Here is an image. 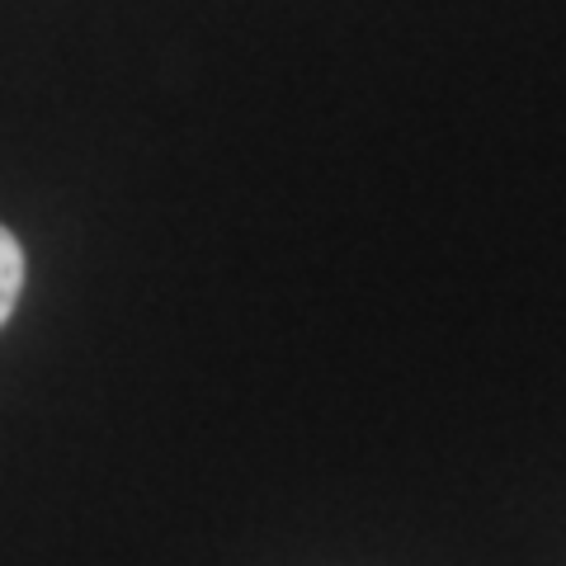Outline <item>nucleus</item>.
I'll list each match as a JSON object with an SVG mask.
<instances>
[{"label":"nucleus","mask_w":566,"mask_h":566,"mask_svg":"<svg viewBox=\"0 0 566 566\" xmlns=\"http://www.w3.org/2000/svg\"><path fill=\"white\" fill-rule=\"evenodd\" d=\"M20 289H24V251L6 227H0V326L10 322L14 303H20Z\"/></svg>","instance_id":"obj_1"}]
</instances>
